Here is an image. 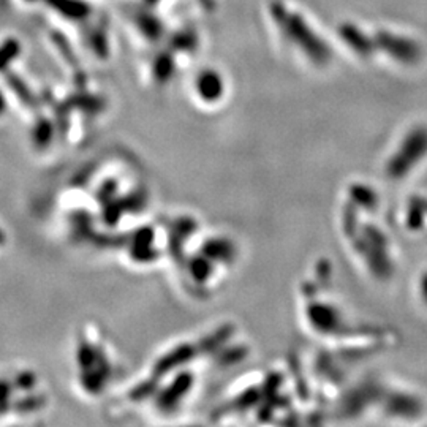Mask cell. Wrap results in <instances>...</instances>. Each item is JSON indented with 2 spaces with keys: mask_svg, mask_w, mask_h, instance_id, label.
Returning <instances> with one entry per match:
<instances>
[{
  "mask_svg": "<svg viewBox=\"0 0 427 427\" xmlns=\"http://www.w3.org/2000/svg\"><path fill=\"white\" fill-rule=\"evenodd\" d=\"M270 16L282 30V34L285 35V38L296 45L310 59L312 64L318 67L329 64L333 57L329 45L318 37L315 30H312L303 16L288 10L282 2L270 3Z\"/></svg>",
  "mask_w": 427,
  "mask_h": 427,
  "instance_id": "obj_1",
  "label": "cell"
},
{
  "mask_svg": "<svg viewBox=\"0 0 427 427\" xmlns=\"http://www.w3.org/2000/svg\"><path fill=\"white\" fill-rule=\"evenodd\" d=\"M201 260H195L194 264H191V270H194V275L196 279H206L208 277V264H204L206 261H203V264H200Z\"/></svg>",
  "mask_w": 427,
  "mask_h": 427,
  "instance_id": "obj_8",
  "label": "cell"
},
{
  "mask_svg": "<svg viewBox=\"0 0 427 427\" xmlns=\"http://www.w3.org/2000/svg\"><path fill=\"white\" fill-rule=\"evenodd\" d=\"M374 41L377 50L386 52L388 56L398 60L400 64L414 65L423 57V50L421 46L407 37H399L388 30H378L374 35Z\"/></svg>",
  "mask_w": 427,
  "mask_h": 427,
  "instance_id": "obj_2",
  "label": "cell"
},
{
  "mask_svg": "<svg viewBox=\"0 0 427 427\" xmlns=\"http://www.w3.org/2000/svg\"><path fill=\"white\" fill-rule=\"evenodd\" d=\"M338 32L339 37L344 40V43L361 57H370L377 50L374 38L366 35L363 30L352 22H342Z\"/></svg>",
  "mask_w": 427,
  "mask_h": 427,
  "instance_id": "obj_3",
  "label": "cell"
},
{
  "mask_svg": "<svg viewBox=\"0 0 427 427\" xmlns=\"http://www.w3.org/2000/svg\"><path fill=\"white\" fill-rule=\"evenodd\" d=\"M17 51H20V46H17V43L13 40H10L5 45L0 46V70L8 62H11V59L16 56Z\"/></svg>",
  "mask_w": 427,
  "mask_h": 427,
  "instance_id": "obj_7",
  "label": "cell"
},
{
  "mask_svg": "<svg viewBox=\"0 0 427 427\" xmlns=\"http://www.w3.org/2000/svg\"><path fill=\"white\" fill-rule=\"evenodd\" d=\"M194 353H195V350L191 347L178 348L176 352L168 354V356H165L164 359L160 361L157 368H155V374H165V372H168L171 368H174V366H178L179 363H182V361H185V359H190L191 356H194Z\"/></svg>",
  "mask_w": 427,
  "mask_h": 427,
  "instance_id": "obj_5",
  "label": "cell"
},
{
  "mask_svg": "<svg viewBox=\"0 0 427 427\" xmlns=\"http://www.w3.org/2000/svg\"><path fill=\"white\" fill-rule=\"evenodd\" d=\"M3 106H5V101H3V97H2V95H0V113L3 111Z\"/></svg>",
  "mask_w": 427,
  "mask_h": 427,
  "instance_id": "obj_9",
  "label": "cell"
},
{
  "mask_svg": "<svg viewBox=\"0 0 427 427\" xmlns=\"http://www.w3.org/2000/svg\"><path fill=\"white\" fill-rule=\"evenodd\" d=\"M196 87L203 100H208V101L217 100L222 95V92H224V87H222V80H220V76L215 73V71H204V73L198 78Z\"/></svg>",
  "mask_w": 427,
  "mask_h": 427,
  "instance_id": "obj_4",
  "label": "cell"
},
{
  "mask_svg": "<svg viewBox=\"0 0 427 427\" xmlns=\"http://www.w3.org/2000/svg\"><path fill=\"white\" fill-rule=\"evenodd\" d=\"M52 5H56L59 11L70 17H81L87 15V5H84L80 0H52Z\"/></svg>",
  "mask_w": 427,
  "mask_h": 427,
  "instance_id": "obj_6",
  "label": "cell"
},
{
  "mask_svg": "<svg viewBox=\"0 0 427 427\" xmlns=\"http://www.w3.org/2000/svg\"><path fill=\"white\" fill-rule=\"evenodd\" d=\"M0 243H3V233L0 231Z\"/></svg>",
  "mask_w": 427,
  "mask_h": 427,
  "instance_id": "obj_10",
  "label": "cell"
}]
</instances>
